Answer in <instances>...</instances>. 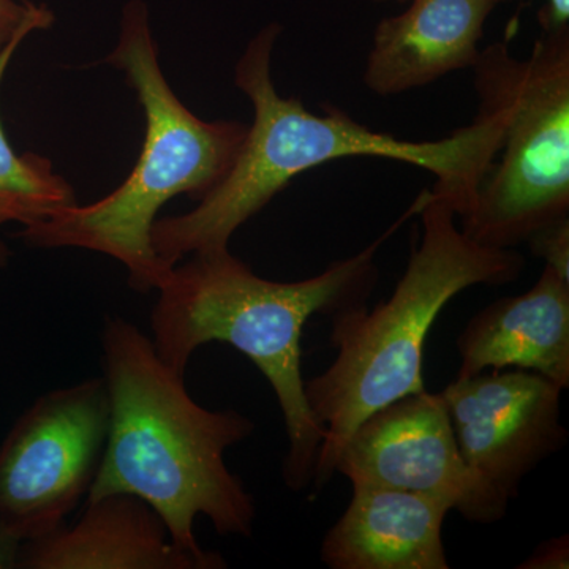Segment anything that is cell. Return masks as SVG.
<instances>
[{
    "mask_svg": "<svg viewBox=\"0 0 569 569\" xmlns=\"http://www.w3.org/2000/svg\"><path fill=\"white\" fill-rule=\"evenodd\" d=\"M408 213L361 252L309 279H263L230 249H220L189 254L157 290L151 340L164 365L186 373L198 348L223 342L247 356L274 389L288 437L282 478L293 492L312 486L325 438L307 402L301 367L305 326L310 317H331L367 305L380 277L378 250Z\"/></svg>",
    "mask_w": 569,
    "mask_h": 569,
    "instance_id": "cell-3",
    "label": "cell"
},
{
    "mask_svg": "<svg viewBox=\"0 0 569 569\" xmlns=\"http://www.w3.org/2000/svg\"><path fill=\"white\" fill-rule=\"evenodd\" d=\"M538 22L541 31L569 28V0H546L538 11Z\"/></svg>",
    "mask_w": 569,
    "mask_h": 569,
    "instance_id": "cell-18",
    "label": "cell"
},
{
    "mask_svg": "<svg viewBox=\"0 0 569 569\" xmlns=\"http://www.w3.org/2000/svg\"><path fill=\"white\" fill-rule=\"evenodd\" d=\"M222 556L179 548L162 516L132 493L88 498L73 523L22 542L21 569H223Z\"/></svg>",
    "mask_w": 569,
    "mask_h": 569,
    "instance_id": "cell-10",
    "label": "cell"
},
{
    "mask_svg": "<svg viewBox=\"0 0 569 569\" xmlns=\"http://www.w3.org/2000/svg\"><path fill=\"white\" fill-rule=\"evenodd\" d=\"M520 569H568L569 538L568 535L548 539L531 552L529 559L519 565Z\"/></svg>",
    "mask_w": 569,
    "mask_h": 569,
    "instance_id": "cell-17",
    "label": "cell"
},
{
    "mask_svg": "<svg viewBox=\"0 0 569 569\" xmlns=\"http://www.w3.org/2000/svg\"><path fill=\"white\" fill-rule=\"evenodd\" d=\"M452 508L406 490L353 486V497L325 535L331 569H449L443 523Z\"/></svg>",
    "mask_w": 569,
    "mask_h": 569,
    "instance_id": "cell-13",
    "label": "cell"
},
{
    "mask_svg": "<svg viewBox=\"0 0 569 569\" xmlns=\"http://www.w3.org/2000/svg\"><path fill=\"white\" fill-rule=\"evenodd\" d=\"M336 473L351 486L440 498L481 526L498 522L508 511L460 455L440 392L402 397L362 419L337 458Z\"/></svg>",
    "mask_w": 569,
    "mask_h": 569,
    "instance_id": "cell-8",
    "label": "cell"
},
{
    "mask_svg": "<svg viewBox=\"0 0 569 569\" xmlns=\"http://www.w3.org/2000/svg\"><path fill=\"white\" fill-rule=\"evenodd\" d=\"M372 2H378V3H381V2H400V3H403V2H408V0H372Z\"/></svg>",
    "mask_w": 569,
    "mask_h": 569,
    "instance_id": "cell-20",
    "label": "cell"
},
{
    "mask_svg": "<svg viewBox=\"0 0 569 569\" xmlns=\"http://www.w3.org/2000/svg\"><path fill=\"white\" fill-rule=\"evenodd\" d=\"M511 0H410L396 17L378 22L367 54L366 88L400 96L471 69L492 11Z\"/></svg>",
    "mask_w": 569,
    "mask_h": 569,
    "instance_id": "cell-11",
    "label": "cell"
},
{
    "mask_svg": "<svg viewBox=\"0 0 569 569\" xmlns=\"http://www.w3.org/2000/svg\"><path fill=\"white\" fill-rule=\"evenodd\" d=\"M100 343L110 430L88 498H142L162 516L176 545L198 557L219 556L198 542V516L222 537H252L254 498L224 462L228 449L252 436V419L200 406L183 373L164 365L151 337L126 318L108 317Z\"/></svg>",
    "mask_w": 569,
    "mask_h": 569,
    "instance_id": "cell-2",
    "label": "cell"
},
{
    "mask_svg": "<svg viewBox=\"0 0 569 569\" xmlns=\"http://www.w3.org/2000/svg\"><path fill=\"white\" fill-rule=\"evenodd\" d=\"M21 545L17 538L0 533V569L18 568Z\"/></svg>",
    "mask_w": 569,
    "mask_h": 569,
    "instance_id": "cell-19",
    "label": "cell"
},
{
    "mask_svg": "<svg viewBox=\"0 0 569 569\" xmlns=\"http://www.w3.org/2000/svg\"><path fill=\"white\" fill-rule=\"evenodd\" d=\"M456 347V378L522 369L568 389L569 280L545 266L529 291L498 299L475 313Z\"/></svg>",
    "mask_w": 569,
    "mask_h": 569,
    "instance_id": "cell-12",
    "label": "cell"
},
{
    "mask_svg": "<svg viewBox=\"0 0 569 569\" xmlns=\"http://www.w3.org/2000/svg\"><path fill=\"white\" fill-rule=\"evenodd\" d=\"M563 391L537 372L501 369L456 378L440 392L460 455L507 507L523 479L567 445Z\"/></svg>",
    "mask_w": 569,
    "mask_h": 569,
    "instance_id": "cell-9",
    "label": "cell"
},
{
    "mask_svg": "<svg viewBox=\"0 0 569 569\" xmlns=\"http://www.w3.org/2000/svg\"><path fill=\"white\" fill-rule=\"evenodd\" d=\"M527 242L535 257L569 280V217L537 231Z\"/></svg>",
    "mask_w": 569,
    "mask_h": 569,
    "instance_id": "cell-16",
    "label": "cell"
},
{
    "mask_svg": "<svg viewBox=\"0 0 569 569\" xmlns=\"http://www.w3.org/2000/svg\"><path fill=\"white\" fill-rule=\"evenodd\" d=\"M108 430L103 377L40 396L0 445V533L26 542L66 523L91 492Z\"/></svg>",
    "mask_w": 569,
    "mask_h": 569,
    "instance_id": "cell-7",
    "label": "cell"
},
{
    "mask_svg": "<svg viewBox=\"0 0 569 569\" xmlns=\"http://www.w3.org/2000/svg\"><path fill=\"white\" fill-rule=\"evenodd\" d=\"M282 28L276 22L247 43L234 66V84L253 108L241 151L222 182L179 216L157 219L152 247L168 268L189 254L230 249L242 224L290 186L321 164L353 157L413 164L436 176L432 192L456 216L470 208L479 182L496 162L507 123L503 97L489 82H477V118L437 141H407L377 132L346 111L325 104L321 114L299 97H282L272 78V56Z\"/></svg>",
    "mask_w": 569,
    "mask_h": 569,
    "instance_id": "cell-1",
    "label": "cell"
},
{
    "mask_svg": "<svg viewBox=\"0 0 569 569\" xmlns=\"http://www.w3.org/2000/svg\"><path fill=\"white\" fill-rule=\"evenodd\" d=\"M471 69L503 97L507 123L460 230L479 246L516 249L569 217V28L541 31L527 59L496 41Z\"/></svg>",
    "mask_w": 569,
    "mask_h": 569,
    "instance_id": "cell-6",
    "label": "cell"
},
{
    "mask_svg": "<svg viewBox=\"0 0 569 569\" xmlns=\"http://www.w3.org/2000/svg\"><path fill=\"white\" fill-rule=\"evenodd\" d=\"M421 238L387 301L348 307L332 318V365L306 380V396L325 438L312 488L321 492L362 419L396 400L426 391L425 346L443 307L467 288L518 280L526 258L515 249H490L462 233L456 212L432 190L415 201Z\"/></svg>",
    "mask_w": 569,
    "mask_h": 569,
    "instance_id": "cell-4",
    "label": "cell"
},
{
    "mask_svg": "<svg viewBox=\"0 0 569 569\" xmlns=\"http://www.w3.org/2000/svg\"><path fill=\"white\" fill-rule=\"evenodd\" d=\"M26 39L18 37L0 52V99L11 59ZM71 204H77L73 187L48 157L14 151L0 111V228L9 223L29 227ZM10 257L9 247L0 239V272L6 271Z\"/></svg>",
    "mask_w": 569,
    "mask_h": 569,
    "instance_id": "cell-14",
    "label": "cell"
},
{
    "mask_svg": "<svg viewBox=\"0 0 569 569\" xmlns=\"http://www.w3.org/2000/svg\"><path fill=\"white\" fill-rule=\"evenodd\" d=\"M121 70L144 112V142L126 181L96 203L71 204L22 227L18 238L36 249H84L127 269L130 288L151 293L171 268L157 257L152 228L168 201H200L223 181L249 126L204 121L181 102L164 78L149 11L141 0L123 7L118 43L103 59Z\"/></svg>",
    "mask_w": 569,
    "mask_h": 569,
    "instance_id": "cell-5",
    "label": "cell"
},
{
    "mask_svg": "<svg viewBox=\"0 0 569 569\" xmlns=\"http://www.w3.org/2000/svg\"><path fill=\"white\" fill-rule=\"evenodd\" d=\"M54 17L32 0H0V52L18 39L51 28Z\"/></svg>",
    "mask_w": 569,
    "mask_h": 569,
    "instance_id": "cell-15",
    "label": "cell"
}]
</instances>
